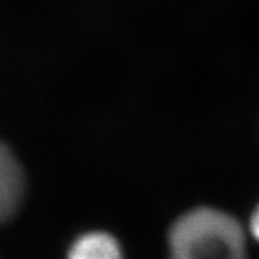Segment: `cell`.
Returning <instances> with one entry per match:
<instances>
[{"mask_svg":"<svg viewBox=\"0 0 259 259\" xmlns=\"http://www.w3.org/2000/svg\"><path fill=\"white\" fill-rule=\"evenodd\" d=\"M25 193V177L18 158L0 141V225L18 212Z\"/></svg>","mask_w":259,"mask_h":259,"instance_id":"cell-2","label":"cell"},{"mask_svg":"<svg viewBox=\"0 0 259 259\" xmlns=\"http://www.w3.org/2000/svg\"><path fill=\"white\" fill-rule=\"evenodd\" d=\"M68 259H124L120 243L105 232H90L79 236L68 252Z\"/></svg>","mask_w":259,"mask_h":259,"instance_id":"cell-3","label":"cell"},{"mask_svg":"<svg viewBox=\"0 0 259 259\" xmlns=\"http://www.w3.org/2000/svg\"><path fill=\"white\" fill-rule=\"evenodd\" d=\"M171 259H246L241 225L231 214L199 207L179 218L168 235Z\"/></svg>","mask_w":259,"mask_h":259,"instance_id":"cell-1","label":"cell"},{"mask_svg":"<svg viewBox=\"0 0 259 259\" xmlns=\"http://www.w3.org/2000/svg\"><path fill=\"white\" fill-rule=\"evenodd\" d=\"M250 232L253 238L259 242V206L255 209V212L250 218Z\"/></svg>","mask_w":259,"mask_h":259,"instance_id":"cell-4","label":"cell"}]
</instances>
